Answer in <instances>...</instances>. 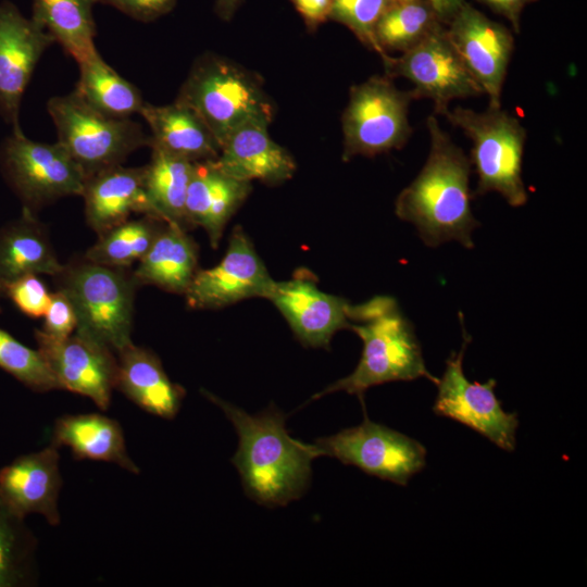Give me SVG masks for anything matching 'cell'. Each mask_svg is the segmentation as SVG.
<instances>
[{
  "instance_id": "6da1fadb",
  "label": "cell",
  "mask_w": 587,
  "mask_h": 587,
  "mask_svg": "<svg viewBox=\"0 0 587 587\" xmlns=\"http://www.w3.org/2000/svg\"><path fill=\"white\" fill-rule=\"evenodd\" d=\"M202 394L218 405L234 425L238 449L232 458L246 495L266 507L287 505L308 490L312 462L321 457L314 444L292 438L286 429V416L274 404L257 414Z\"/></svg>"
},
{
  "instance_id": "7a4b0ae2",
  "label": "cell",
  "mask_w": 587,
  "mask_h": 587,
  "mask_svg": "<svg viewBox=\"0 0 587 587\" xmlns=\"http://www.w3.org/2000/svg\"><path fill=\"white\" fill-rule=\"evenodd\" d=\"M427 160L414 180L397 197L396 214L412 223L425 245L438 247L455 240L474 247L472 233L479 226L471 208V161L429 115Z\"/></svg>"
},
{
  "instance_id": "3957f363",
  "label": "cell",
  "mask_w": 587,
  "mask_h": 587,
  "mask_svg": "<svg viewBox=\"0 0 587 587\" xmlns=\"http://www.w3.org/2000/svg\"><path fill=\"white\" fill-rule=\"evenodd\" d=\"M362 340L363 349L354 371L312 397V400L336 391L359 397L371 387L427 378L437 385L439 378L426 367L421 344L410 321L391 297L377 296L353 307L350 328Z\"/></svg>"
},
{
  "instance_id": "277c9868",
  "label": "cell",
  "mask_w": 587,
  "mask_h": 587,
  "mask_svg": "<svg viewBox=\"0 0 587 587\" xmlns=\"http://www.w3.org/2000/svg\"><path fill=\"white\" fill-rule=\"evenodd\" d=\"M191 109L220 147L241 126L270 124L274 107L259 77L215 54L199 57L175 100Z\"/></svg>"
},
{
  "instance_id": "5b68a950",
  "label": "cell",
  "mask_w": 587,
  "mask_h": 587,
  "mask_svg": "<svg viewBox=\"0 0 587 587\" xmlns=\"http://www.w3.org/2000/svg\"><path fill=\"white\" fill-rule=\"evenodd\" d=\"M58 287L76 313V332L110 348L114 353L133 344L134 294L137 286L125 268L84 259L63 267Z\"/></svg>"
},
{
  "instance_id": "8992f818",
  "label": "cell",
  "mask_w": 587,
  "mask_h": 587,
  "mask_svg": "<svg viewBox=\"0 0 587 587\" xmlns=\"http://www.w3.org/2000/svg\"><path fill=\"white\" fill-rule=\"evenodd\" d=\"M442 115L473 142L475 196L496 191L511 207H523L527 201L522 177L526 130L521 122L501 107H488L483 112L458 107Z\"/></svg>"
},
{
  "instance_id": "52a82bcc",
  "label": "cell",
  "mask_w": 587,
  "mask_h": 587,
  "mask_svg": "<svg viewBox=\"0 0 587 587\" xmlns=\"http://www.w3.org/2000/svg\"><path fill=\"white\" fill-rule=\"evenodd\" d=\"M58 141L82 170L86 179L121 165L129 154L150 145L141 125L132 118H113L87 104L74 90L48 100Z\"/></svg>"
},
{
  "instance_id": "ba28073f",
  "label": "cell",
  "mask_w": 587,
  "mask_h": 587,
  "mask_svg": "<svg viewBox=\"0 0 587 587\" xmlns=\"http://www.w3.org/2000/svg\"><path fill=\"white\" fill-rule=\"evenodd\" d=\"M412 100L411 90L398 89L387 75L352 86L342 115V160L402 148L412 134L408 117Z\"/></svg>"
},
{
  "instance_id": "9c48e42d",
  "label": "cell",
  "mask_w": 587,
  "mask_h": 587,
  "mask_svg": "<svg viewBox=\"0 0 587 587\" xmlns=\"http://www.w3.org/2000/svg\"><path fill=\"white\" fill-rule=\"evenodd\" d=\"M0 165L5 180L22 200L35 210L67 196H82L86 177L59 142L27 138L14 128L0 147Z\"/></svg>"
},
{
  "instance_id": "30bf717a",
  "label": "cell",
  "mask_w": 587,
  "mask_h": 587,
  "mask_svg": "<svg viewBox=\"0 0 587 587\" xmlns=\"http://www.w3.org/2000/svg\"><path fill=\"white\" fill-rule=\"evenodd\" d=\"M320 455H328L364 473L405 486L426 465V448L417 440L371 421L345 428L314 442Z\"/></svg>"
},
{
  "instance_id": "8fae6325",
  "label": "cell",
  "mask_w": 587,
  "mask_h": 587,
  "mask_svg": "<svg viewBox=\"0 0 587 587\" xmlns=\"http://www.w3.org/2000/svg\"><path fill=\"white\" fill-rule=\"evenodd\" d=\"M462 323L463 344L459 352L446 360V369L437 383L438 392L433 411L435 414L457 421L507 452L516 447V413L505 412L494 389L492 378L485 383L471 382L463 371V358L471 336Z\"/></svg>"
},
{
  "instance_id": "7c38bea8",
  "label": "cell",
  "mask_w": 587,
  "mask_h": 587,
  "mask_svg": "<svg viewBox=\"0 0 587 587\" xmlns=\"http://www.w3.org/2000/svg\"><path fill=\"white\" fill-rule=\"evenodd\" d=\"M380 58L385 75L409 79L414 100H432L436 114L442 115L451 100L484 93L440 26L401 55Z\"/></svg>"
},
{
  "instance_id": "4fadbf2b",
  "label": "cell",
  "mask_w": 587,
  "mask_h": 587,
  "mask_svg": "<svg viewBox=\"0 0 587 587\" xmlns=\"http://www.w3.org/2000/svg\"><path fill=\"white\" fill-rule=\"evenodd\" d=\"M35 339L61 389L85 396L102 410L110 407L117 374V358L110 348L76 330L54 338L36 329Z\"/></svg>"
},
{
  "instance_id": "5bb4252c",
  "label": "cell",
  "mask_w": 587,
  "mask_h": 587,
  "mask_svg": "<svg viewBox=\"0 0 587 587\" xmlns=\"http://www.w3.org/2000/svg\"><path fill=\"white\" fill-rule=\"evenodd\" d=\"M275 280L241 227L230 235L218 264L198 270L185 292L192 309H217L252 297H268Z\"/></svg>"
},
{
  "instance_id": "9a60e30c",
  "label": "cell",
  "mask_w": 587,
  "mask_h": 587,
  "mask_svg": "<svg viewBox=\"0 0 587 587\" xmlns=\"http://www.w3.org/2000/svg\"><path fill=\"white\" fill-rule=\"evenodd\" d=\"M451 18L447 30L451 43L488 96V107H501V91L514 49L512 34L465 3Z\"/></svg>"
},
{
  "instance_id": "2e32d148",
  "label": "cell",
  "mask_w": 587,
  "mask_h": 587,
  "mask_svg": "<svg viewBox=\"0 0 587 587\" xmlns=\"http://www.w3.org/2000/svg\"><path fill=\"white\" fill-rule=\"evenodd\" d=\"M53 38L14 3H0V116L14 128L23 95L42 53Z\"/></svg>"
},
{
  "instance_id": "e0dca14e",
  "label": "cell",
  "mask_w": 587,
  "mask_h": 587,
  "mask_svg": "<svg viewBox=\"0 0 587 587\" xmlns=\"http://www.w3.org/2000/svg\"><path fill=\"white\" fill-rule=\"evenodd\" d=\"M267 299L305 347L327 349L336 332L350 328L354 305L323 292L312 277L303 273L289 280L275 282Z\"/></svg>"
},
{
  "instance_id": "ac0fdd59",
  "label": "cell",
  "mask_w": 587,
  "mask_h": 587,
  "mask_svg": "<svg viewBox=\"0 0 587 587\" xmlns=\"http://www.w3.org/2000/svg\"><path fill=\"white\" fill-rule=\"evenodd\" d=\"M59 463L58 447L53 445L17 457L0 469V500L21 517L40 514L49 524L58 525L62 487Z\"/></svg>"
},
{
  "instance_id": "d6986e66",
  "label": "cell",
  "mask_w": 587,
  "mask_h": 587,
  "mask_svg": "<svg viewBox=\"0 0 587 587\" xmlns=\"http://www.w3.org/2000/svg\"><path fill=\"white\" fill-rule=\"evenodd\" d=\"M268 124L251 122L236 129L213 160L217 168L242 182L253 179L275 185L292 177L296 163L291 154L276 143Z\"/></svg>"
},
{
  "instance_id": "ffe728a7",
  "label": "cell",
  "mask_w": 587,
  "mask_h": 587,
  "mask_svg": "<svg viewBox=\"0 0 587 587\" xmlns=\"http://www.w3.org/2000/svg\"><path fill=\"white\" fill-rule=\"evenodd\" d=\"M82 197L87 223L98 235L127 221L132 213L154 216L145 188V166L121 164L101 171L86 179Z\"/></svg>"
},
{
  "instance_id": "44dd1931",
  "label": "cell",
  "mask_w": 587,
  "mask_h": 587,
  "mask_svg": "<svg viewBox=\"0 0 587 587\" xmlns=\"http://www.w3.org/2000/svg\"><path fill=\"white\" fill-rule=\"evenodd\" d=\"M250 190L249 182L228 176L213 160L195 162L185 204L188 226H201L217 248L227 222Z\"/></svg>"
},
{
  "instance_id": "7402d4cb",
  "label": "cell",
  "mask_w": 587,
  "mask_h": 587,
  "mask_svg": "<svg viewBox=\"0 0 587 587\" xmlns=\"http://www.w3.org/2000/svg\"><path fill=\"white\" fill-rule=\"evenodd\" d=\"M116 354L115 388L142 410L162 419H174L186 391L168 378L158 355L134 344Z\"/></svg>"
},
{
  "instance_id": "603a6c76",
  "label": "cell",
  "mask_w": 587,
  "mask_h": 587,
  "mask_svg": "<svg viewBox=\"0 0 587 587\" xmlns=\"http://www.w3.org/2000/svg\"><path fill=\"white\" fill-rule=\"evenodd\" d=\"M150 129V147L190 162L214 160L221 147L202 120L188 107L145 103L140 113Z\"/></svg>"
},
{
  "instance_id": "cb8c5ba5",
  "label": "cell",
  "mask_w": 587,
  "mask_h": 587,
  "mask_svg": "<svg viewBox=\"0 0 587 587\" xmlns=\"http://www.w3.org/2000/svg\"><path fill=\"white\" fill-rule=\"evenodd\" d=\"M198 247L187 230L166 223L133 273L136 285L185 295L198 271Z\"/></svg>"
},
{
  "instance_id": "d4e9b609",
  "label": "cell",
  "mask_w": 587,
  "mask_h": 587,
  "mask_svg": "<svg viewBox=\"0 0 587 587\" xmlns=\"http://www.w3.org/2000/svg\"><path fill=\"white\" fill-rule=\"evenodd\" d=\"M51 445L68 447L76 459L114 463L134 474L139 467L128 455L120 423L100 413L67 414L55 421Z\"/></svg>"
},
{
  "instance_id": "484cf974",
  "label": "cell",
  "mask_w": 587,
  "mask_h": 587,
  "mask_svg": "<svg viewBox=\"0 0 587 587\" xmlns=\"http://www.w3.org/2000/svg\"><path fill=\"white\" fill-rule=\"evenodd\" d=\"M63 267L46 227L32 211L23 208L20 218L0 228V289L4 284L29 274L55 277Z\"/></svg>"
},
{
  "instance_id": "4316f807",
  "label": "cell",
  "mask_w": 587,
  "mask_h": 587,
  "mask_svg": "<svg viewBox=\"0 0 587 587\" xmlns=\"http://www.w3.org/2000/svg\"><path fill=\"white\" fill-rule=\"evenodd\" d=\"M98 0H33L32 20L77 63L97 51L93 5Z\"/></svg>"
},
{
  "instance_id": "83f0119b",
  "label": "cell",
  "mask_w": 587,
  "mask_h": 587,
  "mask_svg": "<svg viewBox=\"0 0 587 587\" xmlns=\"http://www.w3.org/2000/svg\"><path fill=\"white\" fill-rule=\"evenodd\" d=\"M79 78L74 89L82 99L101 114L113 118H130L146 103L139 89L116 73L98 51L78 62Z\"/></svg>"
},
{
  "instance_id": "f1b7e54d",
  "label": "cell",
  "mask_w": 587,
  "mask_h": 587,
  "mask_svg": "<svg viewBox=\"0 0 587 587\" xmlns=\"http://www.w3.org/2000/svg\"><path fill=\"white\" fill-rule=\"evenodd\" d=\"M151 149V160L145 165V188L154 216L187 230L185 204L193 162Z\"/></svg>"
},
{
  "instance_id": "f546056e",
  "label": "cell",
  "mask_w": 587,
  "mask_h": 587,
  "mask_svg": "<svg viewBox=\"0 0 587 587\" xmlns=\"http://www.w3.org/2000/svg\"><path fill=\"white\" fill-rule=\"evenodd\" d=\"M165 224L163 220L151 215L128 218L99 235L97 242L87 250L85 259L126 268L146 254Z\"/></svg>"
},
{
  "instance_id": "4dcf8cb0",
  "label": "cell",
  "mask_w": 587,
  "mask_h": 587,
  "mask_svg": "<svg viewBox=\"0 0 587 587\" xmlns=\"http://www.w3.org/2000/svg\"><path fill=\"white\" fill-rule=\"evenodd\" d=\"M24 520L0 500V587L35 582L37 540Z\"/></svg>"
},
{
  "instance_id": "1f68e13d",
  "label": "cell",
  "mask_w": 587,
  "mask_h": 587,
  "mask_svg": "<svg viewBox=\"0 0 587 587\" xmlns=\"http://www.w3.org/2000/svg\"><path fill=\"white\" fill-rule=\"evenodd\" d=\"M438 16L428 2L412 0L390 3L378 18L374 34L383 55L404 52L423 40L438 25ZM382 55V57H383Z\"/></svg>"
},
{
  "instance_id": "d6a6232c",
  "label": "cell",
  "mask_w": 587,
  "mask_h": 587,
  "mask_svg": "<svg viewBox=\"0 0 587 587\" xmlns=\"http://www.w3.org/2000/svg\"><path fill=\"white\" fill-rule=\"evenodd\" d=\"M0 367L34 391L61 389L39 350L26 347L1 328Z\"/></svg>"
},
{
  "instance_id": "836d02e7",
  "label": "cell",
  "mask_w": 587,
  "mask_h": 587,
  "mask_svg": "<svg viewBox=\"0 0 587 587\" xmlns=\"http://www.w3.org/2000/svg\"><path fill=\"white\" fill-rule=\"evenodd\" d=\"M389 4L388 0H333L329 17L346 25L363 45L382 57L374 29Z\"/></svg>"
},
{
  "instance_id": "e575fe53",
  "label": "cell",
  "mask_w": 587,
  "mask_h": 587,
  "mask_svg": "<svg viewBox=\"0 0 587 587\" xmlns=\"http://www.w3.org/2000/svg\"><path fill=\"white\" fill-rule=\"evenodd\" d=\"M1 294H5L24 314L34 319L45 315L51 298L43 282L34 274L4 284Z\"/></svg>"
},
{
  "instance_id": "d590c367",
  "label": "cell",
  "mask_w": 587,
  "mask_h": 587,
  "mask_svg": "<svg viewBox=\"0 0 587 587\" xmlns=\"http://www.w3.org/2000/svg\"><path fill=\"white\" fill-rule=\"evenodd\" d=\"M42 332L54 338H65L77 327V317L73 304L60 289L51 294L50 303L43 315Z\"/></svg>"
},
{
  "instance_id": "8d00e7d4",
  "label": "cell",
  "mask_w": 587,
  "mask_h": 587,
  "mask_svg": "<svg viewBox=\"0 0 587 587\" xmlns=\"http://www.w3.org/2000/svg\"><path fill=\"white\" fill-rule=\"evenodd\" d=\"M140 22L153 21L170 12L176 0H98Z\"/></svg>"
},
{
  "instance_id": "74e56055",
  "label": "cell",
  "mask_w": 587,
  "mask_h": 587,
  "mask_svg": "<svg viewBox=\"0 0 587 587\" xmlns=\"http://www.w3.org/2000/svg\"><path fill=\"white\" fill-rule=\"evenodd\" d=\"M310 29L316 28L330 14L333 0H291Z\"/></svg>"
},
{
  "instance_id": "f35d334b",
  "label": "cell",
  "mask_w": 587,
  "mask_h": 587,
  "mask_svg": "<svg viewBox=\"0 0 587 587\" xmlns=\"http://www.w3.org/2000/svg\"><path fill=\"white\" fill-rule=\"evenodd\" d=\"M495 11L504 15L513 25L515 32H519L520 15L528 2L534 0H480Z\"/></svg>"
},
{
  "instance_id": "ab89813d",
  "label": "cell",
  "mask_w": 587,
  "mask_h": 587,
  "mask_svg": "<svg viewBox=\"0 0 587 587\" xmlns=\"http://www.w3.org/2000/svg\"><path fill=\"white\" fill-rule=\"evenodd\" d=\"M438 18H451L464 3L463 0H427Z\"/></svg>"
},
{
  "instance_id": "60d3db41",
  "label": "cell",
  "mask_w": 587,
  "mask_h": 587,
  "mask_svg": "<svg viewBox=\"0 0 587 587\" xmlns=\"http://www.w3.org/2000/svg\"><path fill=\"white\" fill-rule=\"evenodd\" d=\"M239 3L240 0H216V11L222 18L229 20Z\"/></svg>"
},
{
  "instance_id": "b9f144b4",
  "label": "cell",
  "mask_w": 587,
  "mask_h": 587,
  "mask_svg": "<svg viewBox=\"0 0 587 587\" xmlns=\"http://www.w3.org/2000/svg\"><path fill=\"white\" fill-rule=\"evenodd\" d=\"M389 3H401V2H408V1H412V0H388Z\"/></svg>"
},
{
  "instance_id": "7bdbcfd3",
  "label": "cell",
  "mask_w": 587,
  "mask_h": 587,
  "mask_svg": "<svg viewBox=\"0 0 587 587\" xmlns=\"http://www.w3.org/2000/svg\"><path fill=\"white\" fill-rule=\"evenodd\" d=\"M0 294H1V289H0Z\"/></svg>"
}]
</instances>
